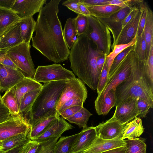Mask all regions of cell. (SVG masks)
<instances>
[{"label":"cell","instance_id":"cell-1","mask_svg":"<svg viewBox=\"0 0 153 153\" xmlns=\"http://www.w3.org/2000/svg\"><path fill=\"white\" fill-rule=\"evenodd\" d=\"M61 1L51 0L41 9L36 22L35 35L32 38V46L55 63L67 60L70 53L58 16Z\"/></svg>","mask_w":153,"mask_h":153},{"label":"cell","instance_id":"cell-2","mask_svg":"<svg viewBox=\"0 0 153 153\" xmlns=\"http://www.w3.org/2000/svg\"><path fill=\"white\" fill-rule=\"evenodd\" d=\"M95 44L85 33L78 36L68 57L74 74L93 90H97L100 76L97 60L103 54Z\"/></svg>","mask_w":153,"mask_h":153},{"label":"cell","instance_id":"cell-3","mask_svg":"<svg viewBox=\"0 0 153 153\" xmlns=\"http://www.w3.org/2000/svg\"><path fill=\"white\" fill-rule=\"evenodd\" d=\"M115 93V107L128 97H133L144 100L153 107V84L146 73V61L139 60L135 53H132L130 75L116 87Z\"/></svg>","mask_w":153,"mask_h":153},{"label":"cell","instance_id":"cell-4","mask_svg":"<svg viewBox=\"0 0 153 153\" xmlns=\"http://www.w3.org/2000/svg\"><path fill=\"white\" fill-rule=\"evenodd\" d=\"M66 82V80L55 81L42 85L28 114L31 126L45 118L59 115L57 105Z\"/></svg>","mask_w":153,"mask_h":153},{"label":"cell","instance_id":"cell-5","mask_svg":"<svg viewBox=\"0 0 153 153\" xmlns=\"http://www.w3.org/2000/svg\"><path fill=\"white\" fill-rule=\"evenodd\" d=\"M131 51L120 63L112 76L108 78L102 91L98 94L94 102L95 108L97 113L100 115L101 108L105 96L110 90L115 91L116 87L130 76L131 71Z\"/></svg>","mask_w":153,"mask_h":153},{"label":"cell","instance_id":"cell-6","mask_svg":"<svg viewBox=\"0 0 153 153\" xmlns=\"http://www.w3.org/2000/svg\"><path fill=\"white\" fill-rule=\"evenodd\" d=\"M30 43L23 42L7 50V55L26 76L33 78L35 70L30 53Z\"/></svg>","mask_w":153,"mask_h":153},{"label":"cell","instance_id":"cell-7","mask_svg":"<svg viewBox=\"0 0 153 153\" xmlns=\"http://www.w3.org/2000/svg\"><path fill=\"white\" fill-rule=\"evenodd\" d=\"M76 77L73 72L60 64L39 66L35 70L33 79L39 82L68 80Z\"/></svg>","mask_w":153,"mask_h":153},{"label":"cell","instance_id":"cell-8","mask_svg":"<svg viewBox=\"0 0 153 153\" xmlns=\"http://www.w3.org/2000/svg\"><path fill=\"white\" fill-rule=\"evenodd\" d=\"M31 126L28 120L22 114L11 115L8 119L0 124V140L19 134L28 133Z\"/></svg>","mask_w":153,"mask_h":153},{"label":"cell","instance_id":"cell-9","mask_svg":"<svg viewBox=\"0 0 153 153\" xmlns=\"http://www.w3.org/2000/svg\"><path fill=\"white\" fill-rule=\"evenodd\" d=\"M87 91L84 83L79 78L76 77L66 80L65 86L59 98L57 110L67 100L79 98L85 101L87 97Z\"/></svg>","mask_w":153,"mask_h":153},{"label":"cell","instance_id":"cell-10","mask_svg":"<svg viewBox=\"0 0 153 153\" xmlns=\"http://www.w3.org/2000/svg\"><path fill=\"white\" fill-rule=\"evenodd\" d=\"M137 98L129 97L116 106L113 115L122 125H125L139 115Z\"/></svg>","mask_w":153,"mask_h":153},{"label":"cell","instance_id":"cell-11","mask_svg":"<svg viewBox=\"0 0 153 153\" xmlns=\"http://www.w3.org/2000/svg\"><path fill=\"white\" fill-rule=\"evenodd\" d=\"M125 125L121 124L113 116L105 122L95 126L98 137L106 140L121 139Z\"/></svg>","mask_w":153,"mask_h":153},{"label":"cell","instance_id":"cell-12","mask_svg":"<svg viewBox=\"0 0 153 153\" xmlns=\"http://www.w3.org/2000/svg\"><path fill=\"white\" fill-rule=\"evenodd\" d=\"M46 0H16L11 10L20 19L33 16L46 3Z\"/></svg>","mask_w":153,"mask_h":153},{"label":"cell","instance_id":"cell-13","mask_svg":"<svg viewBox=\"0 0 153 153\" xmlns=\"http://www.w3.org/2000/svg\"><path fill=\"white\" fill-rule=\"evenodd\" d=\"M25 76L16 70L0 63V90L6 91L14 87Z\"/></svg>","mask_w":153,"mask_h":153},{"label":"cell","instance_id":"cell-14","mask_svg":"<svg viewBox=\"0 0 153 153\" xmlns=\"http://www.w3.org/2000/svg\"><path fill=\"white\" fill-rule=\"evenodd\" d=\"M73 126L59 116L40 135L33 140L42 142L53 138L60 137L65 131L72 129Z\"/></svg>","mask_w":153,"mask_h":153},{"label":"cell","instance_id":"cell-15","mask_svg":"<svg viewBox=\"0 0 153 153\" xmlns=\"http://www.w3.org/2000/svg\"><path fill=\"white\" fill-rule=\"evenodd\" d=\"M143 7L137 9L130 21L120 31L116 45L128 44L137 35Z\"/></svg>","mask_w":153,"mask_h":153},{"label":"cell","instance_id":"cell-16","mask_svg":"<svg viewBox=\"0 0 153 153\" xmlns=\"http://www.w3.org/2000/svg\"><path fill=\"white\" fill-rule=\"evenodd\" d=\"M98 137L95 127L83 129L74 144L70 153H78L86 150Z\"/></svg>","mask_w":153,"mask_h":153},{"label":"cell","instance_id":"cell-17","mask_svg":"<svg viewBox=\"0 0 153 153\" xmlns=\"http://www.w3.org/2000/svg\"><path fill=\"white\" fill-rule=\"evenodd\" d=\"M0 39V50L8 49L23 42L19 22L6 31Z\"/></svg>","mask_w":153,"mask_h":153},{"label":"cell","instance_id":"cell-18","mask_svg":"<svg viewBox=\"0 0 153 153\" xmlns=\"http://www.w3.org/2000/svg\"><path fill=\"white\" fill-rule=\"evenodd\" d=\"M125 145L124 140H106L97 137L89 148L83 151L85 153H101L109 150L125 146Z\"/></svg>","mask_w":153,"mask_h":153},{"label":"cell","instance_id":"cell-19","mask_svg":"<svg viewBox=\"0 0 153 153\" xmlns=\"http://www.w3.org/2000/svg\"><path fill=\"white\" fill-rule=\"evenodd\" d=\"M88 27L85 33L97 45L101 51L105 50V44L102 31L93 16H87Z\"/></svg>","mask_w":153,"mask_h":153},{"label":"cell","instance_id":"cell-20","mask_svg":"<svg viewBox=\"0 0 153 153\" xmlns=\"http://www.w3.org/2000/svg\"><path fill=\"white\" fill-rule=\"evenodd\" d=\"M42 85L30 77L25 76L14 86L19 107L21 100L25 94L41 88Z\"/></svg>","mask_w":153,"mask_h":153},{"label":"cell","instance_id":"cell-21","mask_svg":"<svg viewBox=\"0 0 153 153\" xmlns=\"http://www.w3.org/2000/svg\"><path fill=\"white\" fill-rule=\"evenodd\" d=\"M21 19L11 9L0 8V37Z\"/></svg>","mask_w":153,"mask_h":153},{"label":"cell","instance_id":"cell-22","mask_svg":"<svg viewBox=\"0 0 153 153\" xmlns=\"http://www.w3.org/2000/svg\"><path fill=\"white\" fill-rule=\"evenodd\" d=\"M144 130L141 119L137 117L125 125L121 139H132L137 138L143 134Z\"/></svg>","mask_w":153,"mask_h":153},{"label":"cell","instance_id":"cell-23","mask_svg":"<svg viewBox=\"0 0 153 153\" xmlns=\"http://www.w3.org/2000/svg\"><path fill=\"white\" fill-rule=\"evenodd\" d=\"M58 115L43 119L31 126L27 137L30 140L34 139L42 133L54 121Z\"/></svg>","mask_w":153,"mask_h":153},{"label":"cell","instance_id":"cell-24","mask_svg":"<svg viewBox=\"0 0 153 153\" xmlns=\"http://www.w3.org/2000/svg\"><path fill=\"white\" fill-rule=\"evenodd\" d=\"M64 38L69 49H71L77 39L75 19L69 18L66 21L63 30Z\"/></svg>","mask_w":153,"mask_h":153},{"label":"cell","instance_id":"cell-25","mask_svg":"<svg viewBox=\"0 0 153 153\" xmlns=\"http://www.w3.org/2000/svg\"><path fill=\"white\" fill-rule=\"evenodd\" d=\"M21 34L23 41L30 43L34 32L36 21L33 16L21 19L19 22Z\"/></svg>","mask_w":153,"mask_h":153},{"label":"cell","instance_id":"cell-26","mask_svg":"<svg viewBox=\"0 0 153 153\" xmlns=\"http://www.w3.org/2000/svg\"><path fill=\"white\" fill-rule=\"evenodd\" d=\"M132 9L129 5L124 8H121L113 14L102 17V20L112 27L117 26L121 27L122 23Z\"/></svg>","mask_w":153,"mask_h":153},{"label":"cell","instance_id":"cell-27","mask_svg":"<svg viewBox=\"0 0 153 153\" xmlns=\"http://www.w3.org/2000/svg\"><path fill=\"white\" fill-rule=\"evenodd\" d=\"M1 100L11 115H17L19 113V107L14 87L6 91L1 97Z\"/></svg>","mask_w":153,"mask_h":153},{"label":"cell","instance_id":"cell-28","mask_svg":"<svg viewBox=\"0 0 153 153\" xmlns=\"http://www.w3.org/2000/svg\"><path fill=\"white\" fill-rule=\"evenodd\" d=\"M79 133L68 136L61 137L56 143L53 153H70Z\"/></svg>","mask_w":153,"mask_h":153},{"label":"cell","instance_id":"cell-29","mask_svg":"<svg viewBox=\"0 0 153 153\" xmlns=\"http://www.w3.org/2000/svg\"><path fill=\"white\" fill-rule=\"evenodd\" d=\"M41 88L30 91L25 94L21 100L19 106V113L22 114L23 113H25L24 117L26 119L27 116L28 115Z\"/></svg>","mask_w":153,"mask_h":153},{"label":"cell","instance_id":"cell-30","mask_svg":"<svg viewBox=\"0 0 153 153\" xmlns=\"http://www.w3.org/2000/svg\"><path fill=\"white\" fill-rule=\"evenodd\" d=\"M146 44V62L148 59L152 42L153 40V16L152 11L147 9L146 20L143 29Z\"/></svg>","mask_w":153,"mask_h":153},{"label":"cell","instance_id":"cell-31","mask_svg":"<svg viewBox=\"0 0 153 153\" xmlns=\"http://www.w3.org/2000/svg\"><path fill=\"white\" fill-rule=\"evenodd\" d=\"M28 133L19 134L2 141L1 153L5 152L18 146L25 144L29 140L27 137Z\"/></svg>","mask_w":153,"mask_h":153},{"label":"cell","instance_id":"cell-32","mask_svg":"<svg viewBox=\"0 0 153 153\" xmlns=\"http://www.w3.org/2000/svg\"><path fill=\"white\" fill-rule=\"evenodd\" d=\"M92 114L83 107L78 111L66 120L71 123L78 125L80 128H85L88 126L87 124L89 119Z\"/></svg>","mask_w":153,"mask_h":153},{"label":"cell","instance_id":"cell-33","mask_svg":"<svg viewBox=\"0 0 153 153\" xmlns=\"http://www.w3.org/2000/svg\"><path fill=\"white\" fill-rule=\"evenodd\" d=\"M126 150L124 153H146V145L143 138L125 140Z\"/></svg>","mask_w":153,"mask_h":153},{"label":"cell","instance_id":"cell-34","mask_svg":"<svg viewBox=\"0 0 153 153\" xmlns=\"http://www.w3.org/2000/svg\"><path fill=\"white\" fill-rule=\"evenodd\" d=\"M136 37L137 35L128 44L115 45L112 51L106 56L105 61L108 69V72L115 57L127 48L134 46L136 42Z\"/></svg>","mask_w":153,"mask_h":153},{"label":"cell","instance_id":"cell-35","mask_svg":"<svg viewBox=\"0 0 153 153\" xmlns=\"http://www.w3.org/2000/svg\"><path fill=\"white\" fill-rule=\"evenodd\" d=\"M116 102L115 91L112 89L105 95L102 105L100 115L108 114L111 109L115 106Z\"/></svg>","mask_w":153,"mask_h":153},{"label":"cell","instance_id":"cell-36","mask_svg":"<svg viewBox=\"0 0 153 153\" xmlns=\"http://www.w3.org/2000/svg\"><path fill=\"white\" fill-rule=\"evenodd\" d=\"M134 49L138 58L141 61H146V44L143 32L140 36H137Z\"/></svg>","mask_w":153,"mask_h":153},{"label":"cell","instance_id":"cell-37","mask_svg":"<svg viewBox=\"0 0 153 153\" xmlns=\"http://www.w3.org/2000/svg\"><path fill=\"white\" fill-rule=\"evenodd\" d=\"M86 7L93 16H94L97 13L103 14L111 13L112 14L121 8L118 6L107 4L95 5Z\"/></svg>","mask_w":153,"mask_h":153},{"label":"cell","instance_id":"cell-38","mask_svg":"<svg viewBox=\"0 0 153 153\" xmlns=\"http://www.w3.org/2000/svg\"><path fill=\"white\" fill-rule=\"evenodd\" d=\"M134 48V45L127 48L117 55L114 58L109 70L108 79L113 74L115 70L128 54Z\"/></svg>","mask_w":153,"mask_h":153},{"label":"cell","instance_id":"cell-39","mask_svg":"<svg viewBox=\"0 0 153 153\" xmlns=\"http://www.w3.org/2000/svg\"><path fill=\"white\" fill-rule=\"evenodd\" d=\"M77 36L85 33L88 27L87 16L82 14H78L75 18Z\"/></svg>","mask_w":153,"mask_h":153},{"label":"cell","instance_id":"cell-40","mask_svg":"<svg viewBox=\"0 0 153 153\" xmlns=\"http://www.w3.org/2000/svg\"><path fill=\"white\" fill-rule=\"evenodd\" d=\"M42 142L29 140L23 146L19 153H38Z\"/></svg>","mask_w":153,"mask_h":153},{"label":"cell","instance_id":"cell-41","mask_svg":"<svg viewBox=\"0 0 153 153\" xmlns=\"http://www.w3.org/2000/svg\"><path fill=\"white\" fill-rule=\"evenodd\" d=\"M59 138H53L41 142V147L38 153H53L55 145Z\"/></svg>","mask_w":153,"mask_h":153},{"label":"cell","instance_id":"cell-42","mask_svg":"<svg viewBox=\"0 0 153 153\" xmlns=\"http://www.w3.org/2000/svg\"><path fill=\"white\" fill-rule=\"evenodd\" d=\"M108 69L105 61L99 78L97 87V90L98 94L101 92L104 88L108 79Z\"/></svg>","mask_w":153,"mask_h":153},{"label":"cell","instance_id":"cell-43","mask_svg":"<svg viewBox=\"0 0 153 153\" xmlns=\"http://www.w3.org/2000/svg\"><path fill=\"white\" fill-rule=\"evenodd\" d=\"M146 63L147 75L151 82L153 84V40L152 42L149 57Z\"/></svg>","mask_w":153,"mask_h":153},{"label":"cell","instance_id":"cell-44","mask_svg":"<svg viewBox=\"0 0 153 153\" xmlns=\"http://www.w3.org/2000/svg\"><path fill=\"white\" fill-rule=\"evenodd\" d=\"M85 101L79 98H74L69 99L65 102L57 110V112L60 114L66 109L70 107L76 106H82Z\"/></svg>","mask_w":153,"mask_h":153},{"label":"cell","instance_id":"cell-45","mask_svg":"<svg viewBox=\"0 0 153 153\" xmlns=\"http://www.w3.org/2000/svg\"><path fill=\"white\" fill-rule=\"evenodd\" d=\"M137 104L139 117H145L150 108H152L147 102L139 98H137Z\"/></svg>","mask_w":153,"mask_h":153},{"label":"cell","instance_id":"cell-46","mask_svg":"<svg viewBox=\"0 0 153 153\" xmlns=\"http://www.w3.org/2000/svg\"><path fill=\"white\" fill-rule=\"evenodd\" d=\"M7 50H0V63L14 69L18 70L7 55Z\"/></svg>","mask_w":153,"mask_h":153},{"label":"cell","instance_id":"cell-47","mask_svg":"<svg viewBox=\"0 0 153 153\" xmlns=\"http://www.w3.org/2000/svg\"><path fill=\"white\" fill-rule=\"evenodd\" d=\"M80 1V0H68L63 2L62 4L78 14H83L80 11L78 5Z\"/></svg>","mask_w":153,"mask_h":153},{"label":"cell","instance_id":"cell-48","mask_svg":"<svg viewBox=\"0 0 153 153\" xmlns=\"http://www.w3.org/2000/svg\"><path fill=\"white\" fill-rule=\"evenodd\" d=\"M11 115L8 109L3 103L1 99H0V124L8 119Z\"/></svg>","mask_w":153,"mask_h":153},{"label":"cell","instance_id":"cell-49","mask_svg":"<svg viewBox=\"0 0 153 153\" xmlns=\"http://www.w3.org/2000/svg\"><path fill=\"white\" fill-rule=\"evenodd\" d=\"M148 8L143 6L142 13L140 18L137 36H140L143 32L145 25Z\"/></svg>","mask_w":153,"mask_h":153},{"label":"cell","instance_id":"cell-50","mask_svg":"<svg viewBox=\"0 0 153 153\" xmlns=\"http://www.w3.org/2000/svg\"><path fill=\"white\" fill-rule=\"evenodd\" d=\"M82 106H76L68 108L61 113L59 115L65 120L72 116L78 111L83 107Z\"/></svg>","mask_w":153,"mask_h":153},{"label":"cell","instance_id":"cell-51","mask_svg":"<svg viewBox=\"0 0 153 153\" xmlns=\"http://www.w3.org/2000/svg\"><path fill=\"white\" fill-rule=\"evenodd\" d=\"M128 1H129L119 0H109L104 4L115 5L121 8H124L128 5Z\"/></svg>","mask_w":153,"mask_h":153},{"label":"cell","instance_id":"cell-52","mask_svg":"<svg viewBox=\"0 0 153 153\" xmlns=\"http://www.w3.org/2000/svg\"><path fill=\"white\" fill-rule=\"evenodd\" d=\"M108 0H81L86 6L104 4Z\"/></svg>","mask_w":153,"mask_h":153},{"label":"cell","instance_id":"cell-53","mask_svg":"<svg viewBox=\"0 0 153 153\" xmlns=\"http://www.w3.org/2000/svg\"><path fill=\"white\" fill-rule=\"evenodd\" d=\"M138 9L137 8H134L132 9L129 13L124 19L122 23L120 31L124 28V27L130 21Z\"/></svg>","mask_w":153,"mask_h":153},{"label":"cell","instance_id":"cell-54","mask_svg":"<svg viewBox=\"0 0 153 153\" xmlns=\"http://www.w3.org/2000/svg\"><path fill=\"white\" fill-rule=\"evenodd\" d=\"M16 0H0V8L11 9Z\"/></svg>","mask_w":153,"mask_h":153},{"label":"cell","instance_id":"cell-55","mask_svg":"<svg viewBox=\"0 0 153 153\" xmlns=\"http://www.w3.org/2000/svg\"><path fill=\"white\" fill-rule=\"evenodd\" d=\"M100 56L97 60V67L99 74L100 75L104 63L105 61L106 56L105 54Z\"/></svg>","mask_w":153,"mask_h":153},{"label":"cell","instance_id":"cell-56","mask_svg":"<svg viewBox=\"0 0 153 153\" xmlns=\"http://www.w3.org/2000/svg\"><path fill=\"white\" fill-rule=\"evenodd\" d=\"M78 5L80 11L83 15L87 16H92L87 7L81 1V0H80V1L78 3Z\"/></svg>","mask_w":153,"mask_h":153},{"label":"cell","instance_id":"cell-57","mask_svg":"<svg viewBox=\"0 0 153 153\" xmlns=\"http://www.w3.org/2000/svg\"><path fill=\"white\" fill-rule=\"evenodd\" d=\"M126 150L125 146L109 150L101 153H124Z\"/></svg>","mask_w":153,"mask_h":153},{"label":"cell","instance_id":"cell-58","mask_svg":"<svg viewBox=\"0 0 153 153\" xmlns=\"http://www.w3.org/2000/svg\"><path fill=\"white\" fill-rule=\"evenodd\" d=\"M24 144L20 145L7 152L1 153H19L22 149Z\"/></svg>","mask_w":153,"mask_h":153},{"label":"cell","instance_id":"cell-59","mask_svg":"<svg viewBox=\"0 0 153 153\" xmlns=\"http://www.w3.org/2000/svg\"><path fill=\"white\" fill-rule=\"evenodd\" d=\"M2 148V141L0 140V153H1Z\"/></svg>","mask_w":153,"mask_h":153},{"label":"cell","instance_id":"cell-60","mask_svg":"<svg viewBox=\"0 0 153 153\" xmlns=\"http://www.w3.org/2000/svg\"><path fill=\"white\" fill-rule=\"evenodd\" d=\"M1 99V96L0 92V99Z\"/></svg>","mask_w":153,"mask_h":153},{"label":"cell","instance_id":"cell-61","mask_svg":"<svg viewBox=\"0 0 153 153\" xmlns=\"http://www.w3.org/2000/svg\"></svg>","mask_w":153,"mask_h":153}]
</instances>
